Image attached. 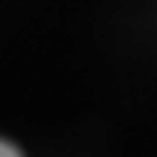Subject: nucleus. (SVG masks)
<instances>
[{
	"label": "nucleus",
	"instance_id": "nucleus-1",
	"mask_svg": "<svg viewBox=\"0 0 157 157\" xmlns=\"http://www.w3.org/2000/svg\"><path fill=\"white\" fill-rule=\"evenodd\" d=\"M0 157H23V151L15 146V143L3 140V146H0Z\"/></svg>",
	"mask_w": 157,
	"mask_h": 157
}]
</instances>
